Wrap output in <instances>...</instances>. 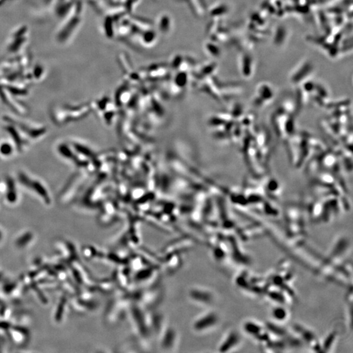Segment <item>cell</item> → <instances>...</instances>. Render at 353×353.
<instances>
[]
</instances>
